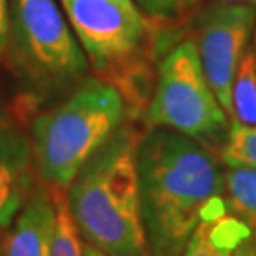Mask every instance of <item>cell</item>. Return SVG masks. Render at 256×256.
Returning a JSON list of instances; mask_svg holds the SVG:
<instances>
[{
    "instance_id": "obj_4",
    "label": "cell",
    "mask_w": 256,
    "mask_h": 256,
    "mask_svg": "<svg viewBox=\"0 0 256 256\" xmlns=\"http://www.w3.org/2000/svg\"><path fill=\"white\" fill-rule=\"evenodd\" d=\"M128 120L118 90L86 75L64 102L32 120L28 138L35 176L50 192L65 193L80 168Z\"/></svg>"
},
{
    "instance_id": "obj_5",
    "label": "cell",
    "mask_w": 256,
    "mask_h": 256,
    "mask_svg": "<svg viewBox=\"0 0 256 256\" xmlns=\"http://www.w3.org/2000/svg\"><path fill=\"white\" fill-rule=\"evenodd\" d=\"M5 55L37 95L75 88L90 70L58 0H8Z\"/></svg>"
},
{
    "instance_id": "obj_2",
    "label": "cell",
    "mask_w": 256,
    "mask_h": 256,
    "mask_svg": "<svg viewBox=\"0 0 256 256\" xmlns=\"http://www.w3.org/2000/svg\"><path fill=\"white\" fill-rule=\"evenodd\" d=\"M143 132L132 120L122 125L80 168L64 193L84 243L108 256H152L136 168Z\"/></svg>"
},
{
    "instance_id": "obj_19",
    "label": "cell",
    "mask_w": 256,
    "mask_h": 256,
    "mask_svg": "<svg viewBox=\"0 0 256 256\" xmlns=\"http://www.w3.org/2000/svg\"><path fill=\"white\" fill-rule=\"evenodd\" d=\"M84 256H108V254H105L104 252H100V250L94 248L88 243H84Z\"/></svg>"
},
{
    "instance_id": "obj_17",
    "label": "cell",
    "mask_w": 256,
    "mask_h": 256,
    "mask_svg": "<svg viewBox=\"0 0 256 256\" xmlns=\"http://www.w3.org/2000/svg\"><path fill=\"white\" fill-rule=\"evenodd\" d=\"M233 256H256V242L248 236L244 242L240 243V246L234 250Z\"/></svg>"
},
{
    "instance_id": "obj_11",
    "label": "cell",
    "mask_w": 256,
    "mask_h": 256,
    "mask_svg": "<svg viewBox=\"0 0 256 256\" xmlns=\"http://www.w3.org/2000/svg\"><path fill=\"white\" fill-rule=\"evenodd\" d=\"M224 202L228 212L248 228L256 242V168L226 166Z\"/></svg>"
},
{
    "instance_id": "obj_6",
    "label": "cell",
    "mask_w": 256,
    "mask_h": 256,
    "mask_svg": "<svg viewBox=\"0 0 256 256\" xmlns=\"http://www.w3.org/2000/svg\"><path fill=\"white\" fill-rule=\"evenodd\" d=\"M143 120L146 128L175 130L210 150H222L232 120L210 88L193 37L173 45L156 64Z\"/></svg>"
},
{
    "instance_id": "obj_18",
    "label": "cell",
    "mask_w": 256,
    "mask_h": 256,
    "mask_svg": "<svg viewBox=\"0 0 256 256\" xmlns=\"http://www.w3.org/2000/svg\"><path fill=\"white\" fill-rule=\"evenodd\" d=\"M110 2H114L116 7H120L124 12H126L128 15H132V17H145V15L138 10V7L135 5L133 0H110Z\"/></svg>"
},
{
    "instance_id": "obj_14",
    "label": "cell",
    "mask_w": 256,
    "mask_h": 256,
    "mask_svg": "<svg viewBox=\"0 0 256 256\" xmlns=\"http://www.w3.org/2000/svg\"><path fill=\"white\" fill-rule=\"evenodd\" d=\"M218 156L226 166L256 168V126L232 122L226 142Z\"/></svg>"
},
{
    "instance_id": "obj_7",
    "label": "cell",
    "mask_w": 256,
    "mask_h": 256,
    "mask_svg": "<svg viewBox=\"0 0 256 256\" xmlns=\"http://www.w3.org/2000/svg\"><path fill=\"white\" fill-rule=\"evenodd\" d=\"M256 24V7L213 2L198 14L194 45L203 74L232 120V85Z\"/></svg>"
},
{
    "instance_id": "obj_9",
    "label": "cell",
    "mask_w": 256,
    "mask_h": 256,
    "mask_svg": "<svg viewBox=\"0 0 256 256\" xmlns=\"http://www.w3.org/2000/svg\"><path fill=\"white\" fill-rule=\"evenodd\" d=\"M55 224V193L35 183L12 226L4 236L0 256H50Z\"/></svg>"
},
{
    "instance_id": "obj_10",
    "label": "cell",
    "mask_w": 256,
    "mask_h": 256,
    "mask_svg": "<svg viewBox=\"0 0 256 256\" xmlns=\"http://www.w3.org/2000/svg\"><path fill=\"white\" fill-rule=\"evenodd\" d=\"M252 236L236 216L226 212L216 218L203 220L188 240L182 256H233L240 243Z\"/></svg>"
},
{
    "instance_id": "obj_21",
    "label": "cell",
    "mask_w": 256,
    "mask_h": 256,
    "mask_svg": "<svg viewBox=\"0 0 256 256\" xmlns=\"http://www.w3.org/2000/svg\"><path fill=\"white\" fill-rule=\"evenodd\" d=\"M254 57H256V42H254Z\"/></svg>"
},
{
    "instance_id": "obj_15",
    "label": "cell",
    "mask_w": 256,
    "mask_h": 256,
    "mask_svg": "<svg viewBox=\"0 0 256 256\" xmlns=\"http://www.w3.org/2000/svg\"><path fill=\"white\" fill-rule=\"evenodd\" d=\"M138 10L153 22L172 25L185 18L198 0H133Z\"/></svg>"
},
{
    "instance_id": "obj_1",
    "label": "cell",
    "mask_w": 256,
    "mask_h": 256,
    "mask_svg": "<svg viewBox=\"0 0 256 256\" xmlns=\"http://www.w3.org/2000/svg\"><path fill=\"white\" fill-rule=\"evenodd\" d=\"M136 168L152 256H182L203 220L228 212L220 156L183 133L146 128Z\"/></svg>"
},
{
    "instance_id": "obj_20",
    "label": "cell",
    "mask_w": 256,
    "mask_h": 256,
    "mask_svg": "<svg viewBox=\"0 0 256 256\" xmlns=\"http://www.w3.org/2000/svg\"><path fill=\"white\" fill-rule=\"evenodd\" d=\"M214 2H223V4H236V5H252V7H256V0H214Z\"/></svg>"
},
{
    "instance_id": "obj_3",
    "label": "cell",
    "mask_w": 256,
    "mask_h": 256,
    "mask_svg": "<svg viewBox=\"0 0 256 256\" xmlns=\"http://www.w3.org/2000/svg\"><path fill=\"white\" fill-rule=\"evenodd\" d=\"M92 72L124 96L128 116H145L156 74L162 25L110 0H58Z\"/></svg>"
},
{
    "instance_id": "obj_8",
    "label": "cell",
    "mask_w": 256,
    "mask_h": 256,
    "mask_svg": "<svg viewBox=\"0 0 256 256\" xmlns=\"http://www.w3.org/2000/svg\"><path fill=\"white\" fill-rule=\"evenodd\" d=\"M35 186L30 138L0 104V248Z\"/></svg>"
},
{
    "instance_id": "obj_16",
    "label": "cell",
    "mask_w": 256,
    "mask_h": 256,
    "mask_svg": "<svg viewBox=\"0 0 256 256\" xmlns=\"http://www.w3.org/2000/svg\"><path fill=\"white\" fill-rule=\"evenodd\" d=\"M8 0H0V60L5 57L8 40Z\"/></svg>"
},
{
    "instance_id": "obj_13",
    "label": "cell",
    "mask_w": 256,
    "mask_h": 256,
    "mask_svg": "<svg viewBox=\"0 0 256 256\" xmlns=\"http://www.w3.org/2000/svg\"><path fill=\"white\" fill-rule=\"evenodd\" d=\"M50 256H84V240L70 216L64 193H55V224L50 238Z\"/></svg>"
},
{
    "instance_id": "obj_12",
    "label": "cell",
    "mask_w": 256,
    "mask_h": 256,
    "mask_svg": "<svg viewBox=\"0 0 256 256\" xmlns=\"http://www.w3.org/2000/svg\"><path fill=\"white\" fill-rule=\"evenodd\" d=\"M232 122L256 126V57L248 45L232 85Z\"/></svg>"
}]
</instances>
